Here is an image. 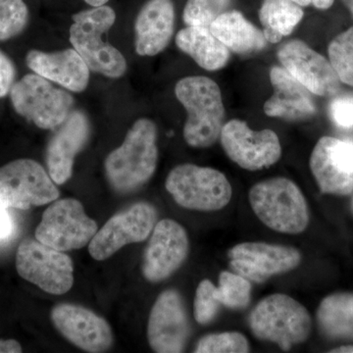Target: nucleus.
<instances>
[{
    "label": "nucleus",
    "instance_id": "b1692460",
    "mask_svg": "<svg viewBox=\"0 0 353 353\" xmlns=\"http://www.w3.org/2000/svg\"><path fill=\"white\" fill-rule=\"evenodd\" d=\"M176 44L179 50L206 71L224 68L231 57V51L208 28L187 26L176 34Z\"/></svg>",
    "mask_w": 353,
    "mask_h": 353
},
{
    "label": "nucleus",
    "instance_id": "e433bc0d",
    "mask_svg": "<svg viewBox=\"0 0 353 353\" xmlns=\"http://www.w3.org/2000/svg\"><path fill=\"white\" fill-rule=\"evenodd\" d=\"M22 347L15 340H0V353H20Z\"/></svg>",
    "mask_w": 353,
    "mask_h": 353
},
{
    "label": "nucleus",
    "instance_id": "f8f14e48",
    "mask_svg": "<svg viewBox=\"0 0 353 353\" xmlns=\"http://www.w3.org/2000/svg\"><path fill=\"white\" fill-rule=\"evenodd\" d=\"M220 141L227 157L248 171L269 168L282 157V145L275 132L253 131L240 119L225 123Z\"/></svg>",
    "mask_w": 353,
    "mask_h": 353
},
{
    "label": "nucleus",
    "instance_id": "4c0bfd02",
    "mask_svg": "<svg viewBox=\"0 0 353 353\" xmlns=\"http://www.w3.org/2000/svg\"><path fill=\"white\" fill-rule=\"evenodd\" d=\"M331 353H353V345H341L340 347L334 348Z\"/></svg>",
    "mask_w": 353,
    "mask_h": 353
},
{
    "label": "nucleus",
    "instance_id": "bb28decb",
    "mask_svg": "<svg viewBox=\"0 0 353 353\" xmlns=\"http://www.w3.org/2000/svg\"><path fill=\"white\" fill-rule=\"evenodd\" d=\"M216 288L221 305L231 310H243L250 305L252 301V282L243 276L234 272H221Z\"/></svg>",
    "mask_w": 353,
    "mask_h": 353
},
{
    "label": "nucleus",
    "instance_id": "0eeeda50",
    "mask_svg": "<svg viewBox=\"0 0 353 353\" xmlns=\"http://www.w3.org/2000/svg\"><path fill=\"white\" fill-rule=\"evenodd\" d=\"M9 94L16 112L39 129H57L73 111L72 95L36 73L15 82Z\"/></svg>",
    "mask_w": 353,
    "mask_h": 353
},
{
    "label": "nucleus",
    "instance_id": "a211bd4d",
    "mask_svg": "<svg viewBox=\"0 0 353 353\" xmlns=\"http://www.w3.org/2000/svg\"><path fill=\"white\" fill-rule=\"evenodd\" d=\"M51 321L62 336L87 352H104L113 343L110 325L90 309L75 304H58L51 310Z\"/></svg>",
    "mask_w": 353,
    "mask_h": 353
},
{
    "label": "nucleus",
    "instance_id": "4be33fe9",
    "mask_svg": "<svg viewBox=\"0 0 353 353\" xmlns=\"http://www.w3.org/2000/svg\"><path fill=\"white\" fill-rule=\"evenodd\" d=\"M274 94L264 104L269 117L289 121L309 119L315 115L312 94L283 67L274 66L270 71Z\"/></svg>",
    "mask_w": 353,
    "mask_h": 353
},
{
    "label": "nucleus",
    "instance_id": "393cba45",
    "mask_svg": "<svg viewBox=\"0 0 353 353\" xmlns=\"http://www.w3.org/2000/svg\"><path fill=\"white\" fill-rule=\"evenodd\" d=\"M316 318L320 331L327 338L353 341V294L336 292L325 297Z\"/></svg>",
    "mask_w": 353,
    "mask_h": 353
},
{
    "label": "nucleus",
    "instance_id": "58836bf2",
    "mask_svg": "<svg viewBox=\"0 0 353 353\" xmlns=\"http://www.w3.org/2000/svg\"><path fill=\"white\" fill-rule=\"evenodd\" d=\"M108 1L109 0H85V2L92 7L105 6Z\"/></svg>",
    "mask_w": 353,
    "mask_h": 353
},
{
    "label": "nucleus",
    "instance_id": "4468645a",
    "mask_svg": "<svg viewBox=\"0 0 353 353\" xmlns=\"http://www.w3.org/2000/svg\"><path fill=\"white\" fill-rule=\"evenodd\" d=\"M190 336L185 301L176 290H166L157 297L148 323V340L153 352L180 353Z\"/></svg>",
    "mask_w": 353,
    "mask_h": 353
},
{
    "label": "nucleus",
    "instance_id": "a19ab883",
    "mask_svg": "<svg viewBox=\"0 0 353 353\" xmlns=\"http://www.w3.org/2000/svg\"><path fill=\"white\" fill-rule=\"evenodd\" d=\"M352 210H353V199H352Z\"/></svg>",
    "mask_w": 353,
    "mask_h": 353
},
{
    "label": "nucleus",
    "instance_id": "9b49d317",
    "mask_svg": "<svg viewBox=\"0 0 353 353\" xmlns=\"http://www.w3.org/2000/svg\"><path fill=\"white\" fill-rule=\"evenodd\" d=\"M157 208L148 202L134 203L112 216L88 243L92 259L103 261L130 243L145 241L157 223Z\"/></svg>",
    "mask_w": 353,
    "mask_h": 353
},
{
    "label": "nucleus",
    "instance_id": "f03ea898",
    "mask_svg": "<svg viewBox=\"0 0 353 353\" xmlns=\"http://www.w3.org/2000/svg\"><path fill=\"white\" fill-rule=\"evenodd\" d=\"M175 94L188 118L183 127L185 143L206 148L220 139L225 124V106L219 85L204 76H190L176 83Z\"/></svg>",
    "mask_w": 353,
    "mask_h": 353
},
{
    "label": "nucleus",
    "instance_id": "473e14b6",
    "mask_svg": "<svg viewBox=\"0 0 353 353\" xmlns=\"http://www.w3.org/2000/svg\"><path fill=\"white\" fill-rule=\"evenodd\" d=\"M332 120L343 129L353 128V94H343L334 97L329 106Z\"/></svg>",
    "mask_w": 353,
    "mask_h": 353
},
{
    "label": "nucleus",
    "instance_id": "cd10ccee",
    "mask_svg": "<svg viewBox=\"0 0 353 353\" xmlns=\"http://www.w3.org/2000/svg\"><path fill=\"white\" fill-rule=\"evenodd\" d=\"M329 61L341 83L353 87V27L329 44Z\"/></svg>",
    "mask_w": 353,
    "mask_h": 353
},
{
    "label": "nucleus",
    "instance_id": "6ab92c4d",
    "mask_svg": "<svg viewBox=\"0 0 353 353\" xmlns=\"http://www.w3.org/2000/svg\"><path fill=\"white\" fill-rule=\"evenodd\" d=\"M54 130L46 150V164L51 179L63 185L71 178L77 155L90 139V121L83 111L73 110Z\"/></svg>",
    "mask_w": 353,
    "mask_h": 353
},
{
    "label": "nucleus",
    "instance_id": "1a4fd4ad",
    "mask_svg": "<svg viewBox=\"0 0 353 353\" xmlns=\"http://www.w3.org/2000/svg\"><path fill=\"white\" fill-rule=\"evenodd\" d=\"M97 231V222L85 214L78 199H57L44 210L36 239L54 250L68 252L88 245Z\"/></svg>",
    "mask_w": 353,
    "mask_h": 353
},
{
    "label": "nucleus",
    "instance_id": "c85d7f7f",
    "mask_svg": "<svg viewBox=\"0 0 353 353\" xmlns=\"http://www.w3.org/2000/svg\"><path fill=\"white\" fill-rule=\"evenodd\" d=\"M232 0H188L183 19L187 26L210 28L220 15L229 10Z\"/></svg>",
    "mask_w": 353,
    "mask_h": 353
},
{
    "label": "nucleus",
    "instance_id": "2f4dec72",
    "mask_svg": "<svg viewBox=\"0 0 353 353\" xmlns=\"http://www.w3.org/2000/svg\"><path fill=\"white\" fill-rule=\"evenodd\" d=\"M220 306L216 285L208 279L202 280L194 296V316L196 321L202 326L210 324L217 317Z\"/></svg>",
    "mask_w": 353,
    "mask_h": 353
},
{
    "label": "nucleus",
    "instance_id": "20e7f679",
    "mask_svg": "<svg viewBox=\"0 0 353 353\" xmlns=\"http://www.w3.org/2000/svg\"><path fill=\"white\" fill-rule=\"evenodd\" d=\"M70 41L90 71L108 78H121L127 71V61L117 48L102 39L112 28L116 13L110 6L92 7L72 16Z\"/></svg>",
    "mask_w": 353,
    "mask_h": 353
},
{
    "label": "nucleus",
    "instance_id": "f704fd0d",
    "mask_svg": "<svg viewBox=\"0 0 353 353\" xmlns=\"http://www.w3.org/2000/svg\"><path fill=\"white\" fill-rule=\"evenodd\" d=\"M7 208L0 202V241L10 238L15 229L14 221Z\"/></svg>",
    "mask_w": 353,
    "mask_h": 353
},
{
    "label": "nucleus",
    "instance_id": "72a5a7b5",
    "mask_svg": "<svg viewBox=\"0 0 353 353\" xmlns=\"http://www.w3.org/2000/svg\"><path fill=\"white\" fill-rule=\"evenodd\" d=\"M16 68L10 58L0 50V99L10 92L15 83Z\"/></svg>",
    "mask_w": 353,
    "mask_h": 353
},
{
    "label": "nucleus",
    "instance_id": "7c9ffc66",
    "mask_svg": "<svg viewBox=\"0 0 353 353\" xmlns=\"http://www.w3.org/2000/svg\"><path fill=\"white\" fill-rule=\"evenodd\" d=\"M250 341L240 332H223L206 334L197 343L196 353H248Z\"/></svg>",
    "mask_w": 353,
    "mask_h": 353
},
{
    "label": "nucleus",
    "instance_id": "39448f33",
    "mask_svg": "<svg viewBox=\"0 0 353 353\" xmlns=\"http://www.w3.org/2000/svg\"><path fill=\"white\" fill-rule=\"evenodd\" d=\"M248 325L255 338L276 343L281 350L289 352L308 340L312 318L294 297L273 294L254 306L248 316Z\"/></svg>",
    "mask_w": 353,
    "mask_h": 353
},
{
    "label": "nucleus",
    "instance_id": "c756f323",
    "mask_svg": "<svg viewBox=\"0 0 353 353\" xmlns=\"http://www.w3.org/2000/svg\"><path fill=\"white\" fill-rule=\"evenodd\" d=\"M29 23V8L24 0H0V41L19 36Z\"/></svg>",
    "mask_w": 353,
    "mask_h": 353
},
{
    "label": "nucleus",
    "instance_id": "ddd939ff",
    "mask_svg": "<svg viewBox=\"0 0 353 353\" xmlns=\"http://www.w3.org/2000/svg\"><path fill=\"white\" fill-rule=\"evenodd\" d=\"M230 267L250 282L263 284L269 279L294 270L303 254L294 246L263 241H245L228 252Z\"/></svg>",
    "mask_w": 353,
    "mask_h": 353
},
{
    "label": "nucleus",
    "instance_id": "f3484780",
    "mask_svg": "<svg viewBox=\"0 0 353 353\" xmlns=\"http://www.w3.org/2000/svg\"><path fill=\"white\" fill-rule=\"evenodd\" d=\"M189 252V236L185 228L175 220L159 221L143 256V276L150 283L166 280L180 269Z\"/></svg>",
    "mask_w": 353,
    "mask_h": 353
},
{
    "label": "nucleus",
    "instance_id": "9d476101",
    "mask_svg": "<svg viewBox=\"0 0 353 353\" xmlns=\"http://www.w3.org/2000/svg\"><path fill=\"white\" fill-rule=\"evenodd\" d=\"M57 183L38 162L18 159L0 167V202L8 208L27 209L57 201Z\"/></svg>",
    "mask_w": 353,
    "mask_h": 353
},
{
    "label": "nucleus",
    "instance_id": "423d86ee",
    "mask_svg": "<svg viewBox=\"0 0 353 353\" xmlns=\"http://www.w3.org/2000/svg\"><path fill=\"white\" fill-rule=\"evenodd\" d=\"M165 187L179 205L202 212L226 208L233 196L231 183L222 172L190 163L172 169Z\"/></svg>",
    "mask_w": 353,
    "mask_h": 353
},
{
    "label": "nucleus",
    "instance_id": "ea45409f",
    "mask_svg": "<svg viewBox=\"0 0 353 353\" xmlns=\"http://www.w3.org/2000/svg\"><path fill=\"white\" fill-rule=\"evenodd\" d=\"M343 2L353 15V0H343Z\"/></svg>",
    "mask_w": 353,
    "mask_h": 353
},
{
    "label": "nucleus",
    "instance_id": "a878e982",
    "mask_svg": "<svg viewBox=\"0 0 353 353\" xmlns=\"http://www.w3.org/2000/svg\"><path fill=\"white\" fill-rule=\"evenodd\" d=\"M303 16L301 6L292 0H263L259 9L262 31L271 43H277L290 36Z\"/></svg>",
    "mask_w": 353,
    "mask_h": 353
},
{
    "label": "nucleus",
    "instance_id": "7ed1b4c3",
    "mask_svg": "<svg viewBox=\"0 0 353 353\" xmlns=\"http://www.w3.org/2000/svg\"><path fill=\"white\" fill-rule=\"evenodd\" d=\"M248 201L257 218L273 231L299 234L307 229V201L290 179L276 176L255 183L248 192Z\"/></svg>",
    "mask_w": 353,
    "mask_h": 353
},
{
    "label": "nucleus",
    "instance_id": "6e6552de",
    "mask_svg": "<svg viewBox=\"0 0 353 353\" xmlns=\"http://www.w3.org/2000/svg\"><path fill=\"white\" fill-rule=\"evenodd\" d=\"M16 269L21 278L50 294H66L74 284L72 259L63 252L26 239L16 253Z\"/></svg>",
    "mask_w": 353,
    "mask_h": 353
},
{
    "label": "nucleus",
    "instance_id": "c9c22d12",
    "mask_svg": "<svg viewBox=\"0 0 353 353\" xmlns=\"http://www.w3.org/2000/svg\"><path fill=\"white\" fill-rule=\"evenodd\" d=\"M301 7L313 6L319 10H327L333 6L334 0H292Z\"/></svg>",
    "mask_w": 353,
    "mask_h": 353
},
{
    "label": "nucleus",
    "instance_id": "aec40b11",
    "mask_svg": "<svg viewBox=\"0 0 353 353\" xmlns=\"http://www.w3.org/2000/svg\"><path fill=\"white\" fill-rule=\"evenodd\" d=\"M175 27L172 0H148L134 22V48L141 57H155L166 50Z\"/></svg>",
    "mask_w": 353,
    "mask_h": 353
},
{
    "label": "nucleus",
    "instance_id": "dca6fc26",
    "mask_svg": "<svg viewBox=\"0 0 353 353\" xmlns=\"http://www.w3.org/2000/svg\"><path fill=\"white\" fill-rule=\"evenodd\" d=\"M278 59L311 94L330 97L340 92L341 82L329 60L303 41L292 39L283 44Z\"/></svg>",
    "mask_w": 353,
    "mask_h": 353
},
{
    "label": "nucleus",
    "instance_id": "5701e85b",
    "mask_svg": "<svg viewBox=\"0 0 353 353\" xmlns=\"http://www.w3.org/2000/svg\"><path fill=\"white\" fill-rule=\"evenodd\" d=\"M209 29L228 50L236 54H254L263 50L268 43L263 31L246 19L240 11H226Z\"/></svg>",
    "mask_w": 353,
    "mask_h": 353
},
{
    "label": "nucleus",
    "instance_id": "f257e3e1",
    "mask_svg": "<svg viewBox=\"0 0 353 353\" xmlns=\"http://www.w3.org/2000/svg\"><path fill=\"white\" fill-rule=\"evenodd\" d=\"M157 161V127L143 118L134 122L122 145L109 153L104 166L111 187L129 194L152 179Z\"/></svg>",
    "mask_w": 353,
    "mask_h": 353
},
{
    "label": "nucleus",
    "instance_id": "412c9836",
    "mask_svg": "<svg viewBox=\"0 0 353 353\" xmlns=\"http://www.w3.org/2000/svg\"><path fill=\"white\" fill-rule=\"evenodd\" d=\"M26 62L34 73L70 92H82L90 82V70L74 48L57 52L31 50L26 57Z\"/></svg>",
    "mask_w": 353,
    "mask_h": 353
},
{
    "label": "nucleus",
    "instance_id": "2eb2a0df",
    "mask_svg": "<svg viewBox=\"0 0 353 353\" xmlns=\"http://www.w3.org/2000/svg\"><path fill=\"white\" fill-rule=\"evenodd\" d=\"M309 166L323 194H352L353 141L322 137L313 148Z\"/></svg>",
    "mask_w": 353,
    "mask_h": 353
}]
</instances>
